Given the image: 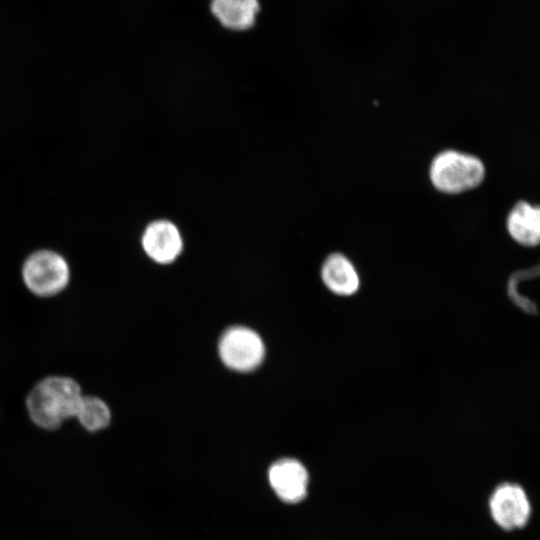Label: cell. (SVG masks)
I'll return each instance as SVG.
<instances>
[{
    "mask_svg": "<svg viewBox=\"0 0 540 540\" xmlns=\"http://www.w3.org/2000/svg\"><path fill=\"white\" fill-rule=\"evenodd\" d=\"M320 277L333 294L348 297L360 288V276L353 262L344 254H329L321 265Z\"/></svg>",
    "mask_w": 540,
    "mask_h": 540,
    "instance_id": "obj_8",
    "label": "cell"
},
{
    "mask_svg": "<svg viewBox=\"0 0 540 540\" xmlns=\"http://www.w3.org/2000/svg\"><path fill=\"white\" fill-rule=\"evenodd\" d=\"M218 352L222 362L230 369L248 372L258 367L265 356V345L254 330L233 326L220 338Z\"/></svg>",
    "mask_w": 540,
    "mask_h": 540,
    "instance_id": "obj_4",
    "label": "cell"
},
{
    "mask_svg": "<svg viewBox=\"0 0 540 540\" xmlns=\"http://www.w3.org/2000/svg\"><path fill=\"white\" fill-rule=\"evenodd\" d=\"M484 176L485 167L478 157L453 149L438 153L429 168L432 185L447 194L471 190L483 181Z\"/></svg>",
    "mask_w": 540,
    "mask_h": 540,
    "instance_id": "obj_2",
    "label": "cell"
},
{
    "mask_svg": "<svg viewBox=\"0 0 540 540\" xmlns=\"http://www.w3.org/2000/svg\"><path fill=\"white\" fill-rule=\"evenodd\" d=\"M490 513L493 520L505 530L523 527L530 516L528 497L517 484L504 483L499 485L489 500Z\"/></svg>",
    "mask_w": 540,
    "mask_h": 540,
    "instance_id": "obj_5",
    "label": "cell"
},
{
    "mask_svg": "<svg viewBox=\"0 0 540 540\" xmlns=\"http://www.w3.org/2000/svg\"><path fill=\"white\" fill-rule=\"evenodd\" d=\"M142 246L154 261L167 264L181 253L183 242L177 227L166 220L152 222L142 236Z\"/></svg>",
    "mask_w": 540,
    "mask_h": 540,
    "instance_id": "obj_7",
    "label": "cell"
},
{
    "mask_svg": "<svg viewBox=\"0 0 540 540\" xmlns=\"http://www.w3.org/2000/svg\"><path fill=\"white\" fill-rule=\"evenodd\" d=\"M209 8L223 28L241 32L254 27L261 5L259 0H210Z\"/></svg>",
    "mask_w": 540,
    "mask_h": 540,
    "instance_id": "obj_9",
    "label": "cell"
},
{
    "mask_svg": "<svg viewBox=\"0 0 540 540\" xmlns=\"http://www.w3.org/2000/svg\"><path fill=\"white\" fill-rule=\"evenodd\" d=\"M511 237L525 246L540 244V206L527 202L517 203L507 218Z\"/></svg>",
    "mask_w": 540,
    "mask_h": 540,
    "instance_id": "obj_10",
    "label": "cell"
},
{
    "mask_svg": "<svg viewBox=\"0 0 540 540\" xmlns=\"http://www.w3.org/2000/svg\"><path fill=\"white\" fill-rule=\"evenodd\" d=\"M21 275L31 293L39 297H51L62 292L68 285L70 267L60 253L40 249L24 260Z\"/></svg>",
    "mask_w": 540,
    "mask_h": 540,
    "instance_id": "obj_3",
    "label": "cell"
},
{
    "mask_svg": "<svg viewBox=\"0 0 540 540\" xmlns=\"http://www.w3.org/2000/svg\"><path fill=\"white\" fill-rule=\"evenodd\" d=\"M80 385L66 376H48L30 390L26 409L32 422L40 428L54 430L75 417L83 398Z\"/></svg>",
    "mask_w": 540,
    "mask_h": 540,
    "instance_id": "obj_1",
    "label": "cell"
},
{
    "mask_svg": "<svg viewBox=\"0 0 540 540\" xmlns=\"http://www.w3.org/2000/svg\"><path fill=\"white\" fill-rule=\"evenodd\" d=\"M308 476L305 466L293 458L277 460L268 472L272 489L282 501L287 503H297L305 498Z\"/></svg>",
    "mask_w": 540,
    "mask_h": 540,
    "instance_id": "obj_6",
    "label": "cell"
},
{
    "mask_svg": "<svg viewBox=\"0 0 540 540\" xmlns=\"http://www.w3.org/2000/svg\"><path fill=\"white\" fill-rule=\"evenodd\" d=\"M75 418L88 431H99L108 426L111 412L108 405L96 396L84 395Z\"/></svg>",
    "mask_w": 540,
    "mask_h": 540,
    "instance_id": "obj_11",
    "label": "cell"
}]
</instances>
